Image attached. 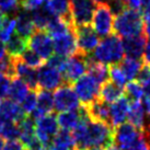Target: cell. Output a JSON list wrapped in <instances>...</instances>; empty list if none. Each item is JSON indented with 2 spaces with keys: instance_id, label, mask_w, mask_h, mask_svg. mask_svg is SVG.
I'll use <instances>...</instances> for the list:
<instances>
[{
  "instance_id": "1",
  "label": "cell",
  "mask_w": 150,
  "mask_h": 150,
  "mask_svg": "<svg viewBox=\"0 0 150 150\" xmlns=\"http://www.w3.org/2000/svg\"><path fill=\"white\" fill-rule=\"evenodd\" d=\"M144 32V16L140 10L126 9L124 12L115 17L114 33L123 38L140 35Z\"/></svg>"
},
{
  "instance_id": "2",
  "label": "cell",
  "mask_w": 150,
  "mask_h": 150,
  "mask_svg": "<svg viewBox=\"0 0 150 150\" xmlns=\"http://www.w3.org/2000/svg\"><path fill=\"white\" fill-rule=\"evenodd\" d=\"M92 58L104 65H116L124 59V48L120 36L112 34L104 38L92 53Z\"/></svg>"
},
{
  "instance_id": "3",
  "label": "cell",
  "mask_w": 150,
  "mask_h": 150,
  "mask_svg": "<svg viewBox=\"0 0 150 150\" xmlns=\"http://www.w3.org/2000/svg\"><path fill=\"white\" fill-rule=\"evenodd\" d=\"M114 14L108 4H96L92 18V28L100 38H108L114 32Z\"/></svg>"
},
{
  "instance_id": "4",
  "label": "cell",
  "mask_w": 150,
  "mask_h": 150,
  "mask_svg": "<svg viewBox=\"0 0 150 150\" xmlns=\"http://www.w3.org/2000/svg\"><path fill=\"white\" fill-rule=\"evenodd\" d=\"M80 102L71 84L64 83L54 93V108L58 113L76 111L80 108Z\"/></svg>"
},
{
  "instance_id": "5",
  "label": "cell",
  "mask_w": 150,
  "mask_h": 150,
  "mask_svg": "<svg viewBox=\"0 0 150 150\" xmlns=\"http://www.w3.org/2000/svg\"><path fill=\"white\" fill-rule=\"evenodd\" d=\"M74 90L78 99L81 101V105H89L93 101L99 99L100 84L90 75H84L74 82Z\"/></svg>"
},
{
  "instance_id": "6",
  "label": "cell",
  "mask_w": 150,
  "mask_h": 150,
  "mask_svg": "<svg viewBox=\"0 0 150 150\" xmlns=\"http://www.w3.org/2000/svg\"><path fill=\"white\" fill-rule=\"evenodd\" d=\"M58 127L57 118L53 114L35 120V135L44 148L52 144L54 137L59 132Z\"/></svg>"
},
{
  "instance_id": "7",
  "label": "cell",
  "mask_w": 150,
  "mask_h": 150,
  "mask_svg": "<svg viewBox=\"0 0 150 150\" xmlns=\"http://www.w3.org/2000/svg\"><path fill=\"white\" fill-rule=\"evenodd\" d=\"M96 4L93 0H70V17L74 26L90 24Z\"/></svg>"
},
{
  "instance_id": "8",
  "label": "cell",
  "mask_w": 150,
  "mask_h": 150,
  "mask_svg": "<svg viewBox=\"0 0 150 150\" xmlns=\"http://www.w3.org/2000/svg\"><path fill=\"white\" fill-rule=\"evenodd\" d=\"M75 34L79 54L83 55V56L92 55V53L96 48V46L100 43L99 35L96 33L93 28L90 24L76 26Z\"/></svg>"
},
{
  "instance_id": "9",
  "label": "cell",
  "mask_w": 150,
  "mask_h": 150,
  "mask_svg": "<svg viewBox=\"0 0 150 150\" xmlns=\"http://www.w3.org/2000/svg\"><path fill=\"white\" fill-rule=\"evenodd\" d=\"M90 56H83L81 54H77L67 59L65 67L62 71L65 83H74L79 78L84 76V74L88 71V64H89Z\"/></svg>"
},
{
  "instance_id": "10",
  "label": "cell",
  "mask_w": 150,
  "mask_h": 150,
  "mask_svg": "<svg viewBox=\"0 0 150 150\" xmlns=\"http://www.w3.org/2000/svg\"><path fill=\"white\" fill-rule=\"evenodd\" d=\"M28 44L30 50L40 55L44 60H47L54 53V42L44 30H36L29 38Z\"/></svg>"
},
{
  "instance_id": "11",
  "label": "cell",
  "mask_w": 150,
  "mask_h": 150,
  "mask_svg": "<svg viewBox=\"0 0 150 150\" xmlns=\"http://www.w3.org/2000/svg\"><path fill=\"white\" fill-rule=\"evenodd\" d=\"M142 134L130 123H123L114 128V145L121 150H128Z\"/></svg>"
},
{
  "instance_id": "12",
  "label": "cell",
  "mask_w": 150,
  "mask_h": 150,
  "mask_svg": "<svg viewBox=\"0 0 150 150\" xmlns=\"http://www.w3.org/2000/svg\"><path fill=\"white\" fill-rule=\"evenodd\" d=\"M38 80L40 89L46 91L58 89L65 83L63 74L48 65H44L40 68V70L38 71Z\"/></svg>"
},
{
  "instance_id": "13",
  "label": "cell",
  "mask_w": 150,
  "mask_h": 150,
  "mask_svg": "<svg viewBox=\"0 0 150 150\" xmlns=\"http://www.w3.org/2000/svg\"><path fill=\"white\" fill-rule=\"evenodd\" d=\"M54 50L55 54L64 56V57H71V56L79 54L75 30L69 32L66 35H64V36L55 38Z\"/></svg>"
},
{
  "instance_id": "14",
  "label": "cell",
  "mask_w": 150,
  "mask_h": 150,
  "mask_svg": "<svg viewBox=\"0 0 150 150\" xmlns=\"http://www.w3.org/2000/svg\"><path fill=\"white\" fill-rule=\"evenodd\" d=\"M129 108L130 101L125 96H122L115 103H113L110 108V125L112 126L113 129L125 122V120L128 117Z\"/></svg>"
},
{
  "instance_id": "15",
  "label": "cell",
  "mask_w": 150,
  "mask_h": 150,
  "mask_svg": "<svg viewBox=\"0 0 150 150\" xmlns=\"http://www.w3.org/2000/svg\"><path fill=\"white\" fill-rule=\"evenodd\" d=\"M123 48L124 54L127 58L140 59L144 56V50L146 46V36L144 34L133 36V38H126L123 41Z\"/></svg>"
},
{
  "instance_id": "16",
  "label": "cell",
  "mask_w": 150,
  "mask_h": 150,
  "mask_svg": "<svg viewBox=\"0 0 150 150\" xmlns=\"http://www.w3.org/2000/svg\"><path fill=\"white\" fill-rule=\"evenodd\" d=\"M16 72H17V78L21 79L30 90L32 91H38V71L25 65L22 62L20 57L16 58Z\"/></svg>"
},
{
  "instance_id": "17",
  "label": "cell",
  "mask_w": 150,
  "mask_h": 150,
  "mask_svg": "<svg viewBox=\"0 0 150 150\" xmlns=\"http://www.w3.org/2000/svg\"><path fill=\"white\" fill-rule=\"evenodd\" d=\"M0 116L4 121H10L19 124L28 116L23 108L12 100H2L0 102Z\"/></svg>"
},
{
  "instance_id": "18",
  "label": "cell",
  "mask_w": 150,
  "mask_h": 150,
  "mask_svg": "<svg viewBox=\"0 0 150 150\" xmlns=\"http://www.w3.org/2000/svg\"><path fill=\"white\" fill-rule=\"evenodd\" d=\"M54 110V96L50 91H46L40 89L38 91V104L34 112L31 114L33 120H38L40 117L52 114Z\"/></svg>"
},
{
  "instance_id": "19",
  "label": "cell",
  "mask_w": 150,
  "mask_h": 150,
  "mask_svg": "<svg viewBox=\"0 0 150 150\" xmlns=\"http://www.w3.org/2000/svg\"><path fill=\"white\" fill-rule=\"evenodd\" d=\"M16 30H17V34L28 41L32 36V34L36 31V28L32 19V13L30 11L22 9L21 11L18 12L16 18Z\"/></svg>"
},
{
  "instance_id": "20",
  "label": "cell",
  "mask_w": 150,
  "mask_h": 150,
  "mask_svg": "<svg viewBox=\"0 0 150 150\" xmlns=\"http://www.w3.org/2000/svg\"><path fill=\"white\" fill-rule=\"evenodd\" d=\"M87 115L93 122H102L110 125V106L102 102L100 99H96L91 104L83 105Z\"/></svg>"
},
{
  "instance_id": "21",
  "label": "cell",
  "mask_w": 150,
  "mask_h": 150,
  "mask_svg": "<svg viewBox=\"0 0 150 150\" xmlns=\"http://www.w3.org/2000/svg\"><path fill=\"white\" fill-rule=\"evenodd\" d=\"M124 94H125L124 88L117 86L112 81H106L101 86L99 99L106 104L115 103L116 101L121 99L122 96H124Z\"/></svg>"
},
{
  "instance_id": "22",
  "label": "cell",
  "mask_w": 150,
  "mask_h": 150,
  "mask_svg": "<svg viewBox=\"0 0 150 150\" xmlns=\"http://www.w3.org/2000/svg\"><path fill=\"white\" fill-rule=\"evenodd\" d=\"M82 120V108L81 105L78 110L76 111H68V112L59 113L57 116V122H58V126L62 127L64 130H68L70 132L71 129H74L79 125V123Z\"/></svg>"
},
{
  "instance_id": "23",
  "label": "cell",
  "mask_w": 150,
  "mask_h": 150,
  "mask_svg": "<svg viewBox=\"0 0 150 150\" xmlns=\"http://www.w3.org/2000/svg\"><path fill=\"white\" fill-rule=\"evenodd\" d=\"M20 128V142L23 144L24 148L32 145L38 138L35 135V123L31 116H26L19 124Z\"/></svg>"
},
{
  "instance_id": "24",
  "label": "cell",
  "mask_w": 150,
  "mask_h": 150,
  "mask_svg": "<svg viewBox=\"0 0 150 150\" xmlns=\"http://www.w3.org/2000/svg\"><path fill=\"white\" fill-rule=\"evenodd\" d=\"M128 121V123H130L142 133V130L145 128V124H146V117H145V106L142 104L140 101L130 103Z\"/></svg>"
},
{
  "instance_id": "25",
  "label": "cell",
  "mask_w": 150,
  "mask_h": 150,
  "mask_svg": "<svg viewBox=\"0 0 150 150\" xmlns=\"http://www.w3.org/2000/svg\"><path fill=\"white\" fill-rule=\"evenodd\" d=\"M88 75H90L99 84H102L108 81L110 72H108V65L96 62L92 58V56L89 57V64H88Z\"/></svg>"
},
{
  "instance_id": "26",
  "label": "cell",
  "mask_w": 150,
  "mask_h": 150,
  "mask_svg": "<svg viewBox=\"0 0 150 150\" xmlns=\"http://www.w3.org/2000/svg\"><path fill=\"white\" fill-rule=\"evenodd\" d=\"M28 40L20 36L19 34H13L10 38L7 45H6V50L8 53L9 56H11L13 58H19L21 57V55L28 50Z\"/></svg>"
},
{
  "instance_id": "27",
  "label": "cell",
  "mask_w": 150,
  "mask_h": 150,
  "mask_svg": "<svg viewBox=\"0 0 150 150\" xmlns=\"http://www.w3.org/2000/svg\"><path fill=\"white\" fill-rule=\"evenodd\" d=\"M30 88L19 78L12 79L10 82L8 96L10 100H12L16 103H22L26 96L30 93Z\"/></svg>"
},
{
  "instance_id": "28",
  "label": "cell",
  "mask_w": 150,
  "mask_h": 150,
  "mask_svg": "<svg viewBox=\"0 0 150 150\" xmlns=\"http://www.w3.org/2000/svg\"><path fill=\"white\" fill-rule=\"evenodd\" d=\"M31 13H32V19L36 30H46L50 21L56 17L47 7V4H45L38 10L32 11Z\"/></svg>"
},
{
  "instance_id": "29",
  "label": "cell",
  "mask_w": 150,
  "mask_h": 150,
  "mask_svg": "<svg viewBox=\"0 0 150 150\" xmlns=\"http://www.w3.org/2000/svg\"><path fill=\"white\" fill-rule=\"evenodd\" d=\"M46 4L56 17L63 18L72 23L70 17V0H50Z\"/></svg>"
},
{
  "instance_id": "30",
  "label": "cell",
  "mask_w": 150,
  "mask_h": 150,
  "mask_svg": "<svg viewBox=\"0 0 150 150\" xmlns=\"http://www.w3.org/2000/svg\"><path fill=\"white\" fill-rule=\"evenodd\" d=\"M121 69L123 70V72L125 74L127 80L136 79L138 72L142 69L144 63H142L140 59H133V58H124L121 63L118 64Z\"/></svg>"
},
{
  "instance_id": "31",
  "label": "cell",
  "mask_w": 150,
  "mask_h": 150,
  "mask_svg": "<svg viewBox=\"0 0 150 150\" xmlns=\"http://www.w3.org/2000/svg\"><path fill=\"white\" fill-rule=\"evenodd\" d=\"M125 96L132 102H136V101L142 100V96H144V88L142 83H139L137 80L135 81H130L125 86Z\"/></svg>"
},
{
  "instance_id": "32",
  "label": "cell",
  "mask_w": 150,
  "mask_h": 150,
  "mask_svg": "<svg viewBox=\"0 0 150 150\" xmlns=\"http://www.w3.org/2000/svg\"><path fill=\"white\" fill-rule=\"evenodd\" d=\"M0 135L1 137L8 140V142H13L20 138V128L17 123H13L10 121H4V125L0 129Z\"/></svg>"
},
{
  "instance_id": "33",
  "label": "cell",
  "mask_w": 150,
  "mask_h": 150,
  "mask_svg": "<svg viewBox=\"0 0 150 150\" xmlns=\"http://www.w3.org/2000/svg\"><path fill=\"white\" fill-rule=\"evenodd\" d=\"M52 144L68 150L74 149V147H75V140H74L72 134H70V132H68V130H64V129L59 130L57 133Z\"/></svg>"
},
{
  "instance_id": "34",
  "label": "cell",
  "mask_w": 150,
  "mask_h": 150,
  "mask_svg": "<svg viewBox=\"0 0 150 150\" xmlns=\"http://www.w3.org/2000/svg\"><path fill=\"white\" fill-rule=\"evenodd\" d=\"M14 30H16V19L9 16H4V20L0 24V41L8 42L13 35Z\"/></svg>"
},
{
  "instance_id": "35",
  "label": "cell",
  "mask_w": 150,
  "mask_h": 150,
  "mask_svg": "<svg viewBox=\"0 0 150 150\" xmlns=\"http://www.w3.org/2000/svg\"><path fill=\"white\" fill-rule=\"evenodd\" d=\"M20 59H21L25 65H28V66L33 68V69H35V68H41V67H43L45 65V60L40 55L36 54L35 52H33V50H30V48H28L21 55Z\"/></svg>"
},
{
  "instance_id": "36",
  "label": "cell",
  "mask_w": 150,
  "mask_h": 150,
  "mask_svg": "<svg viewBox=\"0 0 150 150\" xmlns=\"http://www.w3.org/2000/svg\"><path fill=\"white\" fill-rule=\"evenodd\" d=\"M108 72H110V78L112 80V82L115 84L120 86V87L124 88L127 82V78H126L125 74L123 72L121 67L118 64L116 65H110L108 67Z\"/></svg>"
},
{
  "instance_id": "37",
  "label": "cell",
  "mask_w": 150,
  "mask_h": 150,
  "mask_svg": "<svg viewBox=\"0 0 150 150\" xmlns=\"http://www.w3.org/2000/svg\"><path fill=\"white\" fill-rule=\"evenodd\" d=\"M36 104H38V91H30V93L26 96L24 101L22 102V106L24 113L30 116L32 113L34 112V110L36 108Z\"/></svg>"
},
{
  "instance_id": "38",
  "label": "cell",
  "mask_w": 150,
  "mask_h": 150,
  "mask_svg": "<svg viewBox=\"0 0 150 150\" xmlns=\"http://www.w3.org/2000/svg\"><path fill=\"white\" fill-rule=\"evenodd\" d=\"M66 60H67L66 57L60 56V55L55 54V55H52L50 58L47 59V63H46V65L53 67V68H55V69H57V70H59L60 72H62V71H63V69H64V67H65Z\"/></svg>"
},
{
  "instance_id": "39",
  "label": "cell",
  "mask_w": 150,
  "mask_h": 150,
  "mask_svg": "<svg viewBox=\"0 0 150 150\" xmlns=\"http://www.w3.org/2000/svg\"><path fill=\"white\" fill-rule=\"evenodd\" d=\"M108 6L110 7L112 13L116 17L122 12H124L126 9H128V6L126 4L124 0H108Z\"/></svg>"
},
{
  "instance_id": "40",
  "label": "cell",
  "mask_w": 150,
  "mask_h": 150,
  "mask_svg": "<svg viewBox=\"0 0 150 150\" xmlns=\"http://www.w3.org/2000/svg\"><path fill=\"white\" fill-rule=\"evenodd\" d=\"M20 7V0H0V10L2 12H13Z\"/></svg>"
},
{
  "instance_id": "41",
  "label": "cell",
  "mask_w": 150,
  "mask_h": 150,
  "mask_svg": "<svg viewBox=\"0 0 150 150\" xmlns=\"http://www.w3.org/2000/svg\"><path fill=\"white\" fill-rule=\"evenodd\" d=\"M128 150H150V142L144 136V134H142L140 137L138 138L136 142Z\"/></svg>"
},
{
  "instance_id": "42",
  "label": "cell",
  "mask_w": 150,
  "mask_h": 150,
  "mask_svg": "<svg viewBox=\"0 0 150 150\" xmlns=\"http://www.w3.org/2000/svg\"><path fill=\"white\" fill-rule=\"evenodd\" d=\"M10 82H11V80L9 78L0 75V102L4 100V96H8Z\"/></svg>"
},
{
  "instance_id": "43",
  "label": "cell",
  "mask_w": 150,
  "mask_h": 150,
  "mask_svg": "<svg viewBox=\"0 0 150 150\" xmlns=\"http://www.w3.org/2000/svg\"><path fill=\"white\" fill-rule=\"evenodd\" d=\"M150 77V66L149 65H146V64H144L142 67V69L139 70L138 72L137 77H136V79L139 83H144L145 81H146L148 78Z\"/></svg>"
},
{
  "instance_id": "44",
  "label": "cell",
  "mask_w": 150,
  "mask_h": 150,
  "mask_svg": "<svg viewBox=\"0 0 150 150\" xmlns=\"http://www.w3.org/2000/svg\"><path fill=\"white\" fill-rule=\"evenodd\" d=\"M2 150H25V148L20 140H13L7 142Z\"/></svg>"
},
{
  "instance_id": "45",
  "label": "cell",
  "mask_w": 150,
  "mask_h": 150,
  "mask_svg": "<svg viewBox=\"0 0 150 150\" xmlns=\"http://www.w3.org/2000/svg\"><path fill=\"white\" fill-rule=\"evenodd\" d=\"M142 60H144V64L150 66V41H148L146 43L145 50H144V56H142Z\"/></svg>"
},
{
  "instance_id": "46",
  "label": "cell",
  "mask_w": 150,
  "mask_h": 150,
  "mask_svg": "<svg viewBox=\"0 0 150 150\" xmlns=\"http://www.w3.org/2000/svg\"><path fill=\"white\" fill-rule=\"evenodd\" d=\"M144 33L145 36L150 38V18L144 17Z\"/></svg>"
},
{
  "instance_id": "47",
  "label": "cell",
  "mask_w": 150,
  "mask_h": 150,
  "mask_svg": "<svg viewBox=\"0 0 150 150\" xmlns=\"http://www.w3.org/2000/svg\"><path fill=\"white\" fill-rule=\"evenodd\" d=\"M126 2V4L128 6V8L130 9H136L139 10V8H142L140 6V0H124Z\"/></svg>"
},
{
  "instance_id": "48",
  "label": "cell",
  "mask_w": 150,
  "mask_h": 150,
  "mask_svg": "<svg viewBox=\"0 0 150 150\" xmlns=\"http://www.w3.org/2000/svg\"><path fill=\"white\" fill-rule=\"evenodd\" d=\"M142 88H144V93H145L147 96H150V77L142 84Z\"/></svg>"
},
{
  "instance_id": "49",
  "label": "cell",
  "mask_w": 150,
  "mask_h": 150,
  "mask_svg": "<svg viewBox=\"0 0 150 150\" xmlns=\"http://www.w3.org/2000/svg\"><path fill=\"white\" fill-rule=\"evenodd\" d=\"M145 110H146L148 116L150 117V96H146L145 98Z\"/></svg>"
},
{
  "instance_id": "50",
  "label": "cell",
  "mask_w": 150,
  "mask_h": 150,
  "mask_svg": "<svg viewBox=\"0 0 150 150\" xmlns=\"http://www.w3.org/2000/svg\"><path fill=\"white\" fill-rule=\"evenodd\" d=\"M43 150H68V149H65V148H62V147H59V146H56L54 144H50V145H48L47 147H45Z\"/></svg>"
},
{
  "instance_id": "51",
  "label": "cell",
  "mask_w": 150,
  "mask_h": 150,
  "mask_svg": "<svg viewBox=\"0 0 150 150\" xmlns=\"http://www.w3.org/2000/svg\"><path fill=\"white\" fill-rule=\"evenodd\" d=\"M6 56V46H4V42L0 41V60Z\"/></svg>"
},
{
  "instance_id": "52",
  "label": "cell",
  "mask_w": 150,
  "mask_h": 150,
  "mask_svg": "<svg viewBox=\"0 0 150 150\" xmlns=\"http://www.w3.org/2000/svg\"><path fill=\"white\" fill-rule=\"evenodd\" d=\"M140 6L144 9V11L150 8V0H140Z\"/></svg>"
},
{
  "instance_id": "53",
  "label": "cell",
  "mask_w": 150,
  "mask_h": 150,
  "mask_svg": "<svg viewBox=\"0 0 150 150\" xmlns=\"http://www.w3.org/2000/svg\"><path fill=\"white\" fill-rule=\"evenodd\" d=\"M4 145H6V144H4V139L2 137H1V136H0V150L4 149Z\"/></svg>"
},
{
  "instance_id": "54",
  "label": "cell",
  "mask_w": 150,
  "mask_h": 150,
  "mask_svg": "<svg viewBox=\"0 0 150 150\" xmlns=\"http://www.w3.org/2000/svg\"><path fill=\"white\" fill-rule=\"evenodd\" d=\"M105 150H121L118 147H116L115 145H113V146H111V147H108V148H106Z\"/></svg>"
},
{
  "instance_id": "55",
  "label": "cell",
  "mask_w": 150,
  "mask_h": 150,
  "mask_svg": "<svg viewBox=\"0 0 150 150\" xmlns=\"http://www.w3.org/2000/svg\"><path fill=\"white\" fill-rule=\"evenodd\" d=\"M96 4H108V0H93Z\"/></svg>"
},
{
  "instance_id": "56",
  "label": "cell",
  "mask_w": 150,
  "mask_h": 150,
  "mask_svg": "<svg viewBox=\"0 0 150 150\" xmlns=\"http://www.w3.org/2000/svg\"><path fill=\"white\" fill-rule=\"evenodd\" d=\"M144 17H149L150 18V8L144 11Z\"/></svg>"
},
{
  "instance_id": "57",
  "label": "cell",
  "mask_w": 150,
  "mask_h": 150,
  "mask_svg": "<svg viewBox=\"0 0 150 150\" xmlns=\"http://www.w3.org/2000/svg\"><path fill=\"white\" fill-rule=\"evenodd\" d=\"M4 12L0 10V24H1V22H2V20H4Z\"/></svg>"
},
{
  "instance_id": "58",
  "label": "cell",
  "mask_w": 150,
  "mask_h": 150,
  "mask_svg": "<svg viewBox=\"0 0 150 150\" xmlns=\"http://www.w3.org/2000/svg\"><path fill=\"white\" fill-rule=\"evenodd\" d=\"M4 120L0 116V129H1V127H2V125H4Z\"/></svg>"
},
{
  "instance_id": "59",
  "label": "cell",
  "mask_w": 150,
  "mask_h": 150,
  "mask_svg": "<svg viewBox=\"0 0 150 150\" xmlns=\"http://www.w3.org/2000/svg\"><path fill=\"white\" fill-rule=\"evenodd\" d=\"M88 150H102V148H99V147H93V148H90Z\"/></svg>"
},
{
  "instance_id": "60",
  "label": "cell",
  "mask_w": 150,
  "mask_h": 150,
  "mask_svg": "<svg viewBox=\"0 0 150 150\" xmlns=\"http://www.w3.org/2000/svg\"><path fill=\"white\" fill-rule=\"evenodd\" d=\"M45 1H50V0H45Z\"/></svg>"
},
{
  "instance_id": "61",
  "label": "cell",
  "mask_w": 150,
  "mask_h": 150,
  "mask_svg": "<svg viewBox=\"0 0 150 150\" xmlns=\"http://www.w3.org/2000/svg\"><path fill=\"white\" fill-rule=\"evenodd\" d=\"M20 1H21V0H20Z\"/></svg>"
}]
</instances>
